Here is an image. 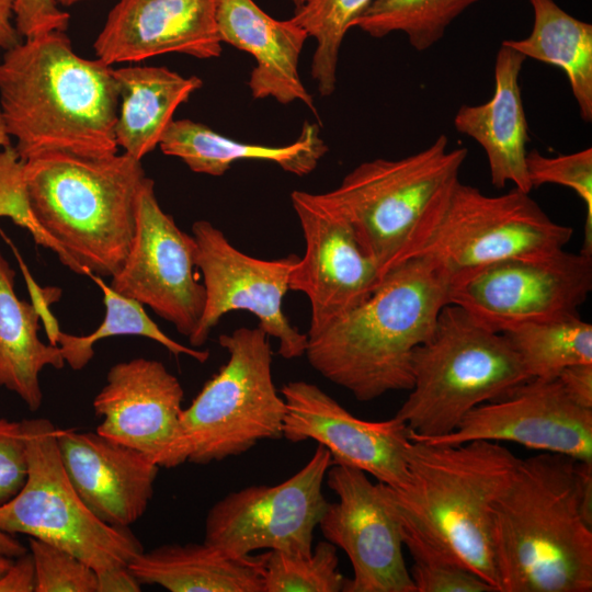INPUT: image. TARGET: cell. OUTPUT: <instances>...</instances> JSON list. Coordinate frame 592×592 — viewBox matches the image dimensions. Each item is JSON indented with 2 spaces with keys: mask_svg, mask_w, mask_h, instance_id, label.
<instances>
[{
  "mask_svg": "<svg viewBox=\"0 0 592 592\" xmlns=\"http://www.w3.org/2000/svg\"><path fill=\"white\" fill-rule=\"evenodd\" d=\"M56 441L73 488L98 519L128 527L143 516L159 471L148 455L96 432L57 429Z\"/></svg>",
  "mask_w": 592,
  "mask_h": 592,
  "instance_id": "cell-21",
  "label": "cell"
},
{
  "mask_svg": "<svg viewBox=\"0 0 592 592\" xmlns=\"http://www.w3.org/2000/svg\"><path fill=\"white\" fill-rule=\"evenodd\" d=\"M451 285V275L431 258L405 260L364 303L308 338L309 364L358 401L410 390L413 352L433 333Z\"/></svg>",
  "mask_w": 592,
  "mask_h": 592,
  "instance_id": "cell-3",
  "label": "cell"
},
{
  "mask_svg": "<svg viewBox=\"0 0 592 592\" xmlns=\"http://www.w3.org/2000/svg\"><path fill=\"white\" fill-rule=\"evenodd\" d=\"M408 481L379 483L392 512L454 551L499 592L491 509L520 460L499 442L437 444L410 440Z\"/></svg>",
  "mask_w": 592,
  "mask_h": 592,
  "instance_id": "cell-4",
  "label": "cell"
},
{
  "mask_svg": "<svg viewBox=\"0 0 592 592\" xmlns=\"http://www.w3.org/2000/svg\"><path fill=\"white\" fill-rule=\"evenodd\" d=\"M219 0H118L93 50L107 65L139 62L168 53L219 57Z\"/></svg>",
  "mask_w": 592,
  "mask_h": 592,
  "instance_id": "cell-20",
  "label": "cell"
},
{
  "mask_svg": "<svg viewBox=\"0 0 592 592\" xmlns=\"http://www.w3.org/2000/svg\"><path fill=\"white\" fill-rule=\"evenodd\" d=\"M592 289V255L563 249L502 260L452 281L449 303L489 330L578 315Z\"/></svg>",
  "mask_w": 592,
  "mask_h": 592,
  "instance_id": "cell-11",
  "label": "cell"
},
{
  "mask_svg": "<svg viewBox=\"0 0 592 592\" xmlns=\"http://www.w3.org/2000/svg\"><path fill=\"white\" fill-rule=\"evenodd\" d=\"M184 391L157 360L136 357L113 365L92 406L102 418L96 433L148 455L159 467L181 464L180 417Z\"/></svg>",
  "mask_w": 592,
  "mask_h": 592,
  "instance_id": "cell-19",
  "label": "cell"
},
{
  "mask_svg": "<svg viewBox=\"0 0 592 592\" xmlns=\"http://www.w3.org/2000/svg\"><path fill=\"white\" fill-rule=\"evenodd\" d=\"M158 146L164 155L181 159L191 171L213 177L225 174L240 160L273 162L285 172L304 177L328 151L319 126L309 122L304 123L292 144L270 146L231 139L190 118L173 119Z\"/></svg>",
  "mask_w": 592,
  "mask_h": 592,
  "instance_id": "cell-24",
  "label": "cell"
},
{
  "mask_svg": "<svg viewBox=\"0 0 592 592\" xmlns=\"http://www.w3.org/2000/svg\"><path fill=\"white\" fill-rule=\"evenodd\" d=\"M114 67L78 55L62 31L23 38L0 61V111L21 160L117 152Z\"/></svg>",
  "mask_w": 592,
  "mask_h": 592,
  "instance_id": "cell-2",
  "label": "cell"
},
{
  "mask_svg": "<svg viewBox=\"0 0 592 592\" xmlns=\"http://www.w3.org/2000/svg\"><path fill=\"white\" fill-rule=\"evenodd\" d=\"M293 4L296 7V9L303 7L306 4L309 0H291Z\"/></svg>",
  "mask_w": 592,
  "mask_h": 592,
  "instance_id": "cell-47",
  "label": "cell"
},
{
  "mask_svg": "<svg viewBox=\"0 0 592 592\" xmlns=\"http://www.w3.org/2000/svg\"><path fill=\"white\" fill-rule=\"evenodd\" d=\"M502 334L531 379L554 380L570 365L592 363V325L579 315L521 323Z\"/></svg>",
  "mask_w": 592,
  "mask_h": 592,
  "instance_id": "cell-29",
  "label": "cell"
},
{
  "mask_svg": "<svg viewBox=\"0 0 592 592\" xmlns=\"http://www.w3.org/2000/svg\"><path fill=\"white\" fill-rule=\"evenodd\" d=\"M195 257L194 237L162 210L155 182L146 175L137 195L133 240L110 286L148 306L189 339L205 304L204 285L195 274Z\"/></svg>",
  "mask_w": 592,
  "mask_h": 592,
  "instance_id": "cell-14",
  "label": "cell"
},
{
  "mask_svg": "<svg viewBox=\"0 0 592 592\" xmlns=\"http://www.w3.org/2000/svg\"><path fill=\"white\" fill-rule=\"evenodd\" d=\"M114 76L119 95L115 141L141 161L159 145L177 109L203 81L162 66H124L114 68Z\"/></svg>",
  "mask_w": 592,
  "mask_h": 592,
  "instance_id": "cell-26",
  "label": "cell"
},
{
  "mask_svg": "<svg viewBox=\"0 0 592 592\" xmlns=\"http://www.w3.org/2000/svg\"><path fill=\"white\" fill-rule=\"evenodd\" d=\"M572 234L527 192L513 187L491 196L457 178L435 197L407 259L429 257L453 281L502 260L562 250Z\"/></svg>",
  "mask_w": 592,
  "mask_h": 592,
  "instance_id": "cell-9",
  "label": "cell"
},
{
  "mask_svg": "<svg viewBox=\"0 0 592 592\" xmlns=\"http://www.w3.org/2000/svg\"><path fill=\"white\" fill-rule=\"evenodd\" d=\"M557 379L574 403L592 409V363L570 365L559 374Z\"/></svg>",
  "mask_w": 592,
  "mask_h": 592,
  "instance_id": "cell-40",
  "label": "cell"
},
{
  "mask_svg": "<svg viewBox=\"0 0 592 592\" xmlns=\"http://www.w3.org/2000/svg\"><path fill=\"white\" fill-rule=\"evenodd\" d=\"M412 376L410 394L395 414L407 424L410 440L446 435L475 407L531 379L502 333L451 303L441 309L431 337L414 350Z\"/></svg>",
  "mask_w": 592,
  "mask_h": 592,
  "instance_id": "cell-6",
  "label": "cell"
},
{
  "mask_svg": "<svg viewBox=\"0 0 592 592\" xmlns=\"http://www.w3.org/2000/svg\"><path fill=\"white\" fill-rule=\"evenodd\" d=\"M526 170L532 187L558 184L573 190L585 205L582 253L592 255V148L547 157L533 149L526 155Z\"/></svg>",
  "mask_w": 592,
  "mask_h": 592,
  "instance_id": "cell-35",
  "label": "cell"
},
{
  "mask_svg": "<svg viewBox=\"0 0 592 592\" xmlns=\"http://www.w3.org/2000/svg\"><path fill=\"white\" fill-rule=\"evenodd\" d=\"M2 216L27 229L37 244L49 248L66 266L79 274L76 264L37 221L26 191L24 161L12 145L0 151V217Z\"/></svg>",
  "mask_w": 592,
  "mask_h": 592,
  "instance_id": "cell-36",
  "label": "cell"
},
{
  "mask_svg": "<svg viewBox=\"0 0 592 592\" xmlns=\"http://www.w3.org/2000/svg\"><path fill=\"white\" fill-rule=\"evenodd\" d=\"M69 19L56 0H15L14 23L22 39L54 31L66 32Z\"/></svg>",
  "mask_w": 592,
  "mask_h": 592,
  "instance_id": "cell-39",
  "label": "cell"
},
{
  "mask_svg": "<svg viewBox=\"0 0 592 592\" xmlns=\"http://www.w3.org/2000/svg\"><path fill=\"white\" fill-rule=\"evenodd\" d=\"M14 277L15 272L0 253V386L36 411L43 402L41 372L46 366L60 369L65 361L58 345L39 340L42 312L18 298Z\"/></svg>",
  "mask_w": 592,
  "mask_h": 592,
  "instance_id": "cell-27",
  "label": "cell"
},
{
  "mask_svg": "<svg viewBox=\"0 0 592 592\" xmlns=\"http://www.w3.org/2000/svg\"><path fill=\"white\" fill-rule=\"evenodd\" d=\"M11 145V137L7 132L1 111H0V147L4 148Z\"/></svg>",
  "mask_w": 592,
  "mask_h": 592,
  "instance_id": "cell-45",
  "label": "cell"
},
{
  "mask_svg": "<svg viewBox=\"0 0 592 592\" xmlns=\"http://www.w3.org/2000/svg\"><path fill=\"white\" fill-rule=\"evenodd\" d=\"M139 160L48 151L24 161L33 213L79 274L112 277L129 250L140 183Z\"/></svg>",
  "mask_w": 592,
  "mask_h": 592,
  "instance_id": "cell-5",
  "label": "cell"
},
{
  "mask_svg": "<svg viewBox=\"0 0 592 592\" xmlns=\"http://www.w3.org/2000/svg\"><path fill=\"white\" fill-rule=\"evenodd\" d=\"M467 155L440 135L407 157L360 163L321 195L349 220L384 277L408 258L435 197L459 178Z\"/></svg>",
  "mask_w": 592,
  "mask_h": 592,
  "instance_id": "cell-7",
  "label": "cell"
},
{
  "mask_svg": "<svg viewBox=\"0 0 592 592\" xmlns=\"http://www.w3.org/2000/svg\"><path fill=\"white\" fill-rule=\"evenodd\" d=\"M140 582L171 592H262L260 557L230 555L206 542L164 544L127 565Z\"/></svg>",
  "mask_w": 592,
  "mask_h": 592,
  "instance_id": "cell-25",
  "label": "cell"
},
{
  "mask_svg": "<svg viewBox=\"0 0 592 592\" xmlns=\"http://www.w3.org/2000/svg\"><path fill=\"white\" fill-rule=\"evenodd\" d=\"M15 0H0V53L18 45L22 37L14 23Z\"/></svg>",
  "mask_w": 592,
  "mask_h": 592,
  "instance_id": "cell-42",
  "label": "cell"
},
{
  "mask_svg": "<svg viewBox=\"0 0 592 592\" xmlns=\"http://www.w3.org/2000/svg\"><path fill=\"white\" fill-rule=\"evenodd\" d=\"M88 276L103 293L105 317L102 323L88 335H73L58 329L49 340V343L59 346L65 363L72 369L80 371L87 366L93 358V346L98 341L123 334L146 337L163 345L175 356L184 354L200 363L208 360V351L183 345L168 337L146 314L139 301L116 293L99 275L89 273Z\"/></svg>",
  "mask_w": 592,
  "mask_h": 592,
  "instance_id": "cell-30",
  "label": "cell"
},
{
  "mask_svg": "<svg viewBox=\"0 0 592 592\" xmlns=\"http://www.w3.org/2000/svg\"><path fill=\"white\" fill-rule=\"evenodd\" d=\"M478 0H374L354 22L364 33L380 38L406 34L418 52L442 39L451 23Z\"/></svg>",
  "mask_w": 592,
  "mask_h": 592,
  "instance_id": "cell-31",
  "label": "cell"
},
{
  "mask_svg": "<svg viewBox=\"0 0 592 592\" xmlns=\"http://www.w3.org/2000/svg\"><path fill=\"white\" fill-rule=\"evenodd\" d=\"M491 527L499 592H591L592 463L520 458Z\"/></svg>",
  "mask_w": 592,
  "mask_h": 592,
  "instance_id": "cell-1",
  "label": "cell"
},
{
  "mask_svg": "<svg viewBox=\"0 0 592 592\" xmlns=\"http://www.w3.org/2000/svg\"><path fill=\"white\" fill-rule=\"evenodd\" d=\"M513 442L592 463V409L574 403L558 379H530L502 398L471 409L451 433L419 441Z\"/></svg>",
  "mask_w": 592,
  "mask_h": 592,
  "instance_id": "cell-17",
  "label": "cell"
},
{
  "mask_svg": "<svg viewBox=\"0 0 592 592\" xmlns=\"http://www.w3.org/2000/svg\"><path fill=\"white\" fill-rule=\"evenodd\" d=\"M332 458L318 444L311 458L275 486H250L215 502L204 542L235 556L259 549L310 555L314 532L328 505L322 483Z\"/></svg>",
  "mask_w": 592,
  "mask_h": 592,
  "instance_id": "cell-12",
  "label": "cell"
},
{
  "mask_svg": "<svg viewBox=\"0 0 592 592\" xmlns=\"http://www.w3.org/2000/svg\"><path fill=\"white\" fill-rule=\"evenodd\" d=\"M267 338L259 327L219 335L229 357L181 412V464L220 462L283 437L286 406L273 380Z\"/></svg>",
  "mask_w": 592,
  "mask_h": 592,
  "instance_id": "cell-8",
  "label": "cell"
},
{
  "mask_svg": "<svg viewBox=\"0 0 592 592\" xmlns=\"http://www.w3.org/2000/svg\"><path fill=\"white\" fill-rule=\"evenodd\" d=\"M217 26L221 43L255 59L248 87L255 100L300 102L317 115L311 94L299 75V58L309 37L292 20H276L253 0H219Z\"/></svg>",
  "mask_w": 592,
  "mask_h": 592,
  "instance_id": "cell-22",
  "label": "cell"
},
{
  "mask_svg": "<svg viewBox=\"0 0 592 592\" xmlns=\"http://www.w3.org/2000/svg\"><path fill=\"white\" fill-rule=\"evenodd\" d=\"M13 559L0 556V592H24L27 589L25 572L13 565Z\"/></svg>",
  "mask_w": 592,
  "mask_h": 592,
  "instance_id": "cell-43",
  "label": "cell"
},
{
  "mask_svg": "<svg viewBox=\"0 0 592 592\" xmlns=\"http://www.w3.org/2000/svg\"><path fill=\"white\" fill-rule=\"evenodd\" d=\"M27 476L22 421L0 418V505L11 500Z\"/></svg>",
  "mask_w": 592,
  "mask_h": 592,
  "instance_id": "cell-38",
  "label": "cell"
},
{
  "mask_svg": "<svg viewBox=\"0 0 592 592\" xmlns=\"http://www.w3.org/2000/svg\"><path fill=\"white\" fill-rule=\"evenodd\" d=\"M533 10L531 33L501 44L526 59L555 67L566 75L581 118L592 121V24L561 9L555 0H528Z\"/></svg>",
  "mask_w": 592,
  "mask_h": 592,
  "instance_id": "cell-28",
  "label": "cell"
},
{
  "mask_svg": "<svg viewBox=\"0 0 592 592\" xmlns=\"http://www.w3.org/2000/svg\"><path fill=\"white\" fill-rule=\"evenodd\" d=\"M392 511V510H391ZM395 514V513H394ZM396 515V514H395ZM413 565L409 570L415 592H496L454 551L396 515Z\"/></svg>",
  "mask_w": 592,
  "mask_h": 592,
  "instance_id": "cell-33",
  "label": "cell"
},
{
  "mask_svg": "<svg viewBox=\"0 0 592 592\" xmlns=\"http://www.w3.org/2000/svg\"><path fill=\"white\" fill-rule=\"evenodd\" d=\"M374 0H309L295 10L292 20L317 42L310 73L322 96L337 84V68L345 34Z\"/></svg>",
  "mask_w": 592,
  "mask_h": 592,
  "instance_id": "cell-32",
  "label": "cell"
},
{
  "mask_svg": "<svg viewBox=\"0 0 592 592\" xmlns=\"http://www.w3.org/2000/svg\"><path fill=\"white\" fill-rule=\"evenodd\" d=\"M262 592H339L346 578L339 571L337 547L319 542L310 555L270 550L259 555Z\"/></svg>",
  "mask_w": 592,
  "mask_h": 592,
  "instance_id": "cell-34",
  "label": "cell"
},
{
  "mask_svg": "<svg viewBox=\"0 0 592 592\" xmlns=\"http://www.w3.org/2000/svg\"><path fill=\"white\" fill-rule=\"evenodd\" d=\"M26 553V548L14 537V535L0 530V556L16 559Z\"/></svg>",
  "mask_w": 592,
  "mask_h": 592,
  "instance_id": "cell-44",
  "label": "cell"
},
{
  "mask_svg": "<svg viewBox=\"0 0 592 592\" xmlns=\"http://www.w3.org/2000/svg\"><path fill=\"white\" fill-rule=\"evenodd\" d=\"M82 1H87V0H56V2L59 5H64V7H70L72 4H76V3H79V2H82Z\"/></svg>",
  "mask_w": 592,
  "mask_h": 592,
  "instance_id": "cell-46",
  "label": "cell"
},
{
  "mask_svg": "<svg viewBox=\"0 0 592 592\" xmlns=\"http://www.w3.org/2000/svg\"><path fill=\"white\" fill-rule=\"evenodd\" d=\"M98 592H138L140 582L127 567H116L96 572Z\"/></svg>",
  "mask_w": 592,
  "mask_h": 592,
  "instance_id": "cell-41",
  "label": "cell"
},
{
  "mask_svg": "<svg viewBox=\"0 0 592 592\" xmlns=\"http://www.w3.org/2000/svg\"><path fill=\"white\" fill-rule=\"evenodd\" d=\"M27 476L0 505V530L24 534L77 556L95 572L127 567L143 551L128 527L98 519L73 488L60 459L57 429L48 419L22 420Z\"/></svg>",
  "mask_w": 592,
  "mask_h": 592,
  "instance_id": "cell-10",
  "label": "cell"
},
{
  "mask_svg": "<svg viewBox=\"0 0 592 592\" xmlns=\"http://www.w3.org/2000/svg\"><path fill=\"white\" fill-rule=\"evenodd\" d=\"M281 395L286 406L283 437L287 441L314 440L329 451L332 464L361 469L394 488L406 486L410 432L405 422L395 417L358 419L317 385L304 380L284 384Z\"/></svg>",
  "mask_w": 592,
  "mask_h": 592,
  "instance_id": "cell-18",
  "label": "cell"
},
{
  "mask_svg": "<svg viewBox=\"0 0 592 592\" xmlns=\"http://www.w3.org/2000/svg\"><path fill=\"white\" fill-rule=\"evenodd\" d=\"M196 242V267L203 276L204 309L194 333L192 348L208 340L223 316L247 310L259 321L267 337L278 341V354L285 360L300 357L307 348V333L291 325L282 305L289 289L288 280L298 257L263 260L251 257L230 243L226 235L207 220L192 226Z\"/></svg>",
  "mask_w": 592,
  "mask_h": 592,
  "instance_id": "cell-13",
  "label": "cell"
},
{
  "mask_svg": "<svg viewBox=\"0 0 592 592\" xmlns=\"http://www.w3.org/2000/svg\"><path fill=\"white\" fill-rule=\"evenodd\" d=\"M35 592H98L96 572L77 556L30 537Z\"/></svg>",
  "mask_w": 592,
  "mask_h": 592,
  "instance_id": "cell-37",
  "label": "cell"
},
{
  "mask_svg": "<svg viewBox=\"0 0 592 592\" xmlns=\"http://www.w3.org/2000/svg\"><path fill=\"white\" fill-rule=\"evenodd\" d=\"M326 478L338 501L328 503L318 526L352 565L353 578L346 579L343 592H415L399 522L379 483L340 464H332Z\"/></svg>",
  "mask_w": 592,
  "mask_h": 592,
  "instance_id": "cell-16",
  "label": "cell"
},
{
  "mask_svg": "<svg viewBox=\"0 0 592 592\" xmlns=\"http://www.w3.org/2000/svg\"><path fill=\"white\" fill-rule=\"evenodd\" d=\"M525 60L501 44L496 56L492 98L481 104H463L455 114L454 126L485 150L492 185L502 189L513 183L530 193L533 187L526 170L528 125L520 86Z\"/></svg>",
  "mask_w": 592,
  "mask_h": 592,
  "instance_id": "cell-23",
  "label": "cell"
},
{
  "mask_svg": "<svg viewBox=\"0 0 592 592\" xmlns=\"http://www.w3.org/2000/svg\"><path fill=\"white\" fill-rule=\"evenodd\" d=\"M292 206L305 240V253L292 269L288 287L310 304L308 338L364 303L383 277L362 248L349 220L320 194L293 191Z\"/></svg>",
  "mask_w": 592,
  "mask_h": 592,
  "instance_id": "cell-15",
  "label": "cell"
}]
</instances>
